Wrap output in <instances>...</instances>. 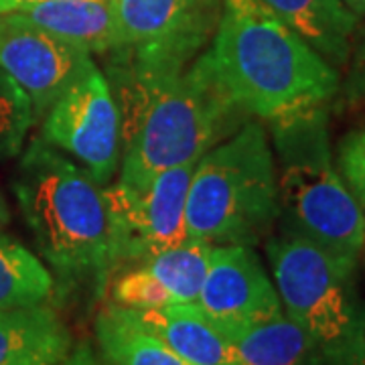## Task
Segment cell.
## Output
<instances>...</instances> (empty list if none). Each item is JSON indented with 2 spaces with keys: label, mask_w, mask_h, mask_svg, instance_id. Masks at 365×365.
<instances>
[{
  "label": "cell",
  "mask_w": 365,
  "mask_h": 365,
  "mask_svg": "<svg viewBox=\"0 0 365 365\" xmlns=\"http://www.w3.org/2000/svg\"><path fill=\"white\" fill-rule=\"evenodd\" d=\"M39 136L100 185L114 181L122 157V122L108 76L96 63L45 112Z\"/></svg>",
  "instance_id": "obj_8"
},
{
  "label": "cell",
  "mask_w": 365,
  "mask_h": 365,
  "mask_svg": "<svg viewBox=\"0 0 365 365\" xmlns=\"http://www.w3.org/2000/svg\"><path fill=\"white\" fill-rule=\"evenodd\" d=\"M345 69L349 76L345 81V91L351 102H365V26H359L355 33L351 57Z\"/></svg>",
  "instance_id": "obj_23"
},
{
  "label": "cell",
  "mask_w": 365,
  "mask_h": 365,
  "mask_svg": "<svg viewBox=\"0 0 365 365\" xmlns=\"http://www.w3.org/2000/svg\"><path fill=\"white\" fill-rule=\"evenodd\" d=\"M9 222H11V207H9L6 199H4L2 191H0V230L4 225H9Z\"/></svg>",
  "instance_id": "obj_26"
},
{
  "label": "cell",
  "mask_w": 365,
  "mask_h": 365,
  "mask_svg": "<svg viewBox=\"0 0 365 365\" xmlns=\"http://www.w3.org/2000/svg\"><path fill=\"white\" fill-rule=\"evenodd\" d=\"M53 290L55 278L39 256L0 234V313L45 304Z\"/></svg>",
  "instance_id": "obj_18"
},
{
  "label": "cell",
  "mask_w": 365,
  "mask_h": 365,
  "mask_svg": "<svg viewBox=\"0 0 365 365\" xmlns=\"http://www.w3.org/2000/svg\"><path fill=\"white\" fill-rule=\"evenodd\" d=\"M337 169L365 213V124L341 138Z\"/></svg>",
  "instance_id": "obj_22"
},
{
  "label": "cell",
  "mask_w": 365,
  "mask_h": 365,
  "mask_svg": "<svg viewBox=\"0 0 365 365\" xmlns=\"http://www.w3.org/2000/svg\"><path fill=\"white\" fill-rule=\"evenodd\" d=\"M207 53L230 100L266 124L329 106L341 90L339 71L260 0H222Z\"/></svg>",
  "instance_id": "obj_2"
},
{
  "label": "cell",
  "mask_w": 365,
  "mask_h": 365,
  "mask_svg": "<svg viewBox=\"0 0 365 365\" xmlns=\"http://www.w3.org/2000/svg\"><path fill=\"white\" fill-rule=\"evenodd\" d=\"M195 304L232 343L244 331L284 313L278 290L252 246H213Z\"/></svg>",
  "instance_id": "obj_10"
},
{
  "label": "cell",
  "mask_w": 365,
  "mask_h": 365,
  "mask_svg": "<svg viewBox=\"0 0 365 365\" xmlns=\"http://www.w3.org/2000/svg\"><path fill=\"white\" fill-rule=\"evenodd\" d=\"M187 235L211 246H258L278 225L270 134L250 118L197 160L187 195Z\"/></svg>",
  "instance_id": "obj_5"
},
{
  "label": "cell",
  "mask_w": 365,
  "mask_h": 365,
  "mask_svg": "<svg viewBox=\"0 0 365 365\" xmlns=\"http://www.w3.org/2000/svg\"><path fill=\"white\" fill-rule=\"evenodd\" d=\"M122 122L118 181L143 189L163 170L197 163L250 120L223 91L207 49L167 76L110 67Z\"/></svg>",
  "instance_id": "obj_1"
},
{
  "label": "cell",
  "mask_w": 365,
  "mask_h": 365,
  "mask_svg": "<svg viewBox=\"0 0 365 365\" xmlns=\"http://www.w3.org/2000/svg\"><path fill=\"white\" fill-rule=\"evenodd\" d=\"M21 215L63 287H104L118 268L106 187L41 136L13 177Z\"/></svg>",
  "instance_id": "obj_3"
},
{
  "label": "cell",
  "mask_w": 365,
  "mask_h": 365,
  "mask_svg": "<svg viewBox=\"0 0 365 365\" xmlns=\"http://www.w3.org/2000/svg\"><path fill=\"white\" fill-rule=\"evenodd\" d=\"M35 124V112L25 90L0 69V158L16 157Z\"/></svg>",
  "instance_id": "obj_20"
},
{
  "label": "cell",
  "mask_w": 365,
  "mask_h": 365,
  "mask_svg": "<svg viewBox=\"0 0 365 365\" xmlns=\"http://www.w3.org/2000/svg\"><path fill=\"white\" fill-rule=\"evenodd\" d=\"M234 345L242 365H345L284 313L244 331Z\"/></svg>",
  "instance_id": "obj_17"
},
{
  "label": "cell",
  "mask_w": 365,
  "mask_h": 365,
  "mask_svg": "<svg viewBox=\"0 0 365 365\" xmlns=\"http://www.w3.org/2000/svg\"><path fill=\"white\" fill-rule=\"evenodd\" d=\"M110 297L114 304L130 311H148L175 304L169 290L140 264H134L132 268L118 274L110 288Z\"/></svg>",
  "instance_id": "obj_21"
},
{
  "label": "cell",
  "mask_w": 365,
  "mask_h": 365,
  "mask_svg": "<svg viewBox=\"0 0 365 365\" xmlns=\"http://www.w3.org/2000/svg\"><path fill=\"white\" fill-rule=\"evenodd\" d=\"M197 163L158 173L143 189L106 185L116 262L138 264L182 244L187 235V195Z\"/></svg>",
  "instance_id": "obj_9"
},
{
  "label": "cell",
  "mask_w": 365,
  "mask_h": 365,
  "mask_svg": "<svg viewBox=\"0 0 365 365\" xmlns=\"http://www.w3.org/2000/svg\"><path fill=\"white\" fill-rule=\"evenodd\" d=\"M90 53L31 25L16 14H0V69L25 90L35 122L91 66Z\"/></svg>",
  "instance_id": "obj_11"
},
{
  "label": "cell",
  "mask_w": 365,
  "mask_h": 365,
  "mask_svg": "<svg viewBox=\"0 0 365 365\" xmlns=\"http://www.w3.org/2000/svg\"><path fill=\"white\" fill-rule=\"evenodd\" d=\"M57 365H104L100 361L98 353L91 349L90 343H79L73 345L71 351L67 353L66 357Z\"/></svg>",
  "instance_id": "obj_24"
},
{
  "label": "cell",
  "mask_w": 365,
  "mask_h": 365,
  "mask_svg": "<svg viewBox=\"0 0 365 365\" xmlns=\"http://www.w3.org/2000/svg\"><path fill=\"white\" fill-rule=\"evenodd\" d=\"M31 2H39V0H0V14H9L23 9Z\"/></svg>",
  "instance_id": "obj_25"
},
{
  "label": "cell",
  "mask_w": 365,
  "mask_h": 365,
  "mask_svg": "<svg viewBox=\"0 0 365 365\" xmlns=\"http://www.w3.org/2000/svg\"><path fill=\"white\" fill-rule=\"evenodd\" d=\"M13 14L91 57L110 55L116 49V23L110 0H39Z\"/></svg>",
  "instance_id": "obj_13"
},
{
  "label": "cell",
  "mask_w": 365,
  "mask_h": 365,
  "mask_svg": "<svg viewBox=\"0 0 365 365\" xmlns=\"http://www.w3.org/2000/svg\"><path fill=\"white\" fill-rule=\"evenodd\" d=\"M116 49L110 67L136 76L181 71L207 49L222 0H110Z\"/></svg>",
  "instance_id": "obj_7"
},
{
  "label": "cell",
  "mask_w": 365,
  "mask_h": 365,
  "mask_svg": "<svg viewBox=\"0 0 365 365\" xmlns=\"http://www.w3.org/2000/svg\"><path fill=\"white\" fill-rule=\"evenodd\" d=\"M130 314L189 365H242L234 343L209 323L195 302H175Z\"/></svg>",
  "instance_id": "obj_12"
},
{
  "label": "cell",
  "mask_w": 365,
  "mask_h": 365,
  "mask_svg": "<svg viewBox=\"0 0 365 365\" xmlns=\"http://www.w3.org/2000/svg\"><path fill=\"white\" fill-rule=\"evenodd\" d=\"M211 252L213 246L207 242L187 237L179 246L138 264L169 290L175 302H195L207 276Z\"/></svg>",
  "instance_id": "obj_19"
},
{
  "label": "cell",
  "mask_w": 365,
  "mask_h": 365,
  "mask_svg": "<svg viewBox=\"0 0 365 365\" xmlns=\"http://www.w3.org/2000/svg\"><path fill=\"white\" fill-rule=\"evenodd\" d=\"M337 71L351 57L359 16L341 0H260Z\"/></svg>",
  "instance_id": "obj_14"
},
{
  "label": "cell",
  "mask_w": 365,
  "mask_h": 365,
  "mask_svg": "<svg viewBox=\"0 0 365 365\" xmlns=\"http://www.w3.org/2000/svg\"><path fill=\"white\" fill-rule=\"evenodd\" d=\"M93 335L104 365H189L157 335L146 331L128 309L108 302L96 317Z\"/></svg>",
  "instance_id": "obj_16"
},
{
  "label": "cell",
  "mask_w": 365,
  "mask_h": 365,
  "mask_svg": "<svg viewBox=\"0 0 365 365\" xmlns=\"http://www.w3.org/2000/svg\"><path fill=\"white\" fill-rule=\"evenodd\" d=\"M266 256L288 319L345 365H365V309L355 270L284 230L266 240Z\"/></svg>",
  "instance_id": "obj_6"
},
{
  "label": "cell",
  "mask_w": 365,
  "mask_h": 365,
  "mask_svg": "<svg viewBox=\"0 0 365 365\" xmlns=\"http://www.w3.org/2000/svg\"><path fill=\"white\" fill-rule=\"evenodd\" d=\"M355 16H365V0H341Z\"/></svg>",
  "instance_id": "obj_27"
},
{
  "label": "cell",
  "mask_w": 365,
  "mask_h": 365,
  "mask_svg": "<svg viewBox=\"0 0 365 365\" xmlns=\"http://www.w3.org/2000/svg\"><path fill=\"white\" fill-rule=\"evenodd\" d=\"M329 106L268 122L278 182V230L297 234L347 268L365 250V213L333 160Z\"/></svg>",
  "instance_id": "obj_4"
},
{
  "label": "cell",
  "mask_w": 365,
  "mask_h": 365,
  "mask_svg": "<svg viewBox=\"0 0 365 365\" xmlns=\"http://www.w3.org/2000/svg\"><path fill=\"white\" fill-rule=\"evenodd\" d=\"M71 347L69 327L47 304L0 313V365H57Z\"/></svg>",
  "instance_id": "obj_15"
}]
</instances>
